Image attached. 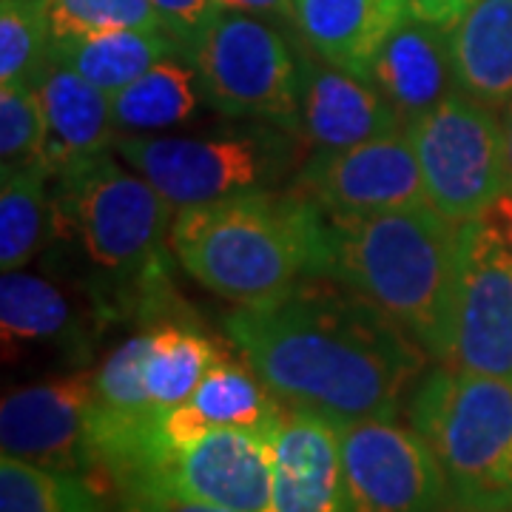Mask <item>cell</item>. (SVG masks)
I'll return each instance as SVG.
<instances>
[{
	"label": "cell",
	"instance_id": "cell-20",
	"mask_svg": "<svg viewBox=\"0 0 512 512\" xmlns=\"http://www.w3.org/2000/svg\"><path fill=\"white\" fill-rule=\"evenodd\" d=\"M458 89L487 106L512 100V0H478L450 32Z\"/></svg>",
	"mask_w": 512,
	"mask_h": 512
},
{
	"label": "cell",
	"instance_id": "cell-26",
	"mask_svg": "<svg viewBox=\"0 0 512 512\" xmlns=\"http://www.w3.org/2000/svg\"><path fill=\"white\" fill-rule=\"evenodd\" d=\"M52 40V0H0V86L35 83Z\"/></svg>",
	"mask_w": 512,
	"mask_h": 512
},
{
	"label": "cell",
	"instance_id": "cell-36",
	"mask_svg": "<svg viewBox=\"0 0 512 512\" xmlns=\"http://www.w3.org/2000/svg\"><path fill=\"white\" fill-rule=\"evenodd\" d=\"M453 512H473V510H464V507H456V510Z\"/></svg>",
	"mask_w": 512,
	"mask_h": 512
},
{
	"label": "cell",
	"instance_id": "cell-18",
	"mask_svg": "<svg viewBox=\"0 0 512 512\" xmlns=\"http://www.w3.org/2000/svg\"><path fill=\"white\" fill-rule=\"evenodd\" d=\"M407 15L404 0H293L302 46L333 69L362 80Z\"/></svg>",
	"mask_w": 512,
	"mask_h": 512
},
{
	"label": "cell",
	"instance_id": "cell-24",
	"mask_svg": "<svg viewBox=\"0 0 512 512\" xmlns=\"http://www.w3.org/2000/svg\"><path fill=\"white\" fill-rule=\"evenodd\" d=\"M0 512H106V501L97 478L3 456Z\"/></svg>",
	"mask_w": 512,
	"mask_h": 512
},
{
	"label": "cell",
	"instance_id": "cell-23",
	"mask_svg": "<svg viewBox=\"0 0 512 512\" xmlns=\"http://www.w3.org/2000/svg\"><path fill=\"white\" fill-rule=\"evenodd\" d=\"M225 353L194 325L165 319L146 330L143 382L154 410L183 404Z\"/></svg>",
	"mask_w": 512,
	"mask_h": 512
},
{
	"label": "cell",
	"instance_id": "cell-27",
	"mask_svg": "<svg viewBox=\"0 0 512 512\" xmlns=\"http://www.w3.org/2000/svg\"><path fill=\"white\" fill-rule=\"evenodd\" d=\"M46 114L35 83L0 86V174L46 171Z\"/></svg>",
	"mask_w": 512,
	"mask_h": 512
},
{
	"label": "cell",
	"instance_id": "cell-8",
	"mask_svg": "<svg viewBox=\"0 0 512 512\" xmlns=\"http://www.w3.org/2000/svg\"><path fill=\"white\" fill-rule=\"evenodd\" d=\"M404 134L419 160L427 205L450 222L484 220L512 191L501 117L461 89L404 126Z\"/></svg>",
	"mask_w": 512,
	"mask_h": 512
},
{
	"label": "cell",
	"instance_id": "cell-10",
	"mask_svg": "<svg viewBox=\"0 0 512 512\" xmlns=\"http://www.w3.org/2000/svg\"><path fill=\"white\" fill-rule=\"evenodd\" d=\"M345 512H444L453 504L430 444L396 419L342 424Z\"/></svg>",
	"mask_w": 512,
	"mask_h": 512
},
{
	"label": "cell",
	"instance_id": "cell-14",
	"mask_svg": "<svg viewBox=\"0 0 512 512\" xmlns=\"http://www.w3.org/2000/svg\"><path fill=\"white\" fill-rule=\"evenodd\" d=\"M396 109L356 74L302 49L299 137L313 151H339L402 131Z\"/></svg>",
	"mask_w": 512,
	"mask_h": 512
},
{
	"label": "cell",
	"instance_id": "cell-19",
	"mask_svg": "<svg viewBox=\"0 0 512 512\" xmlns=\"http://www.w3.org/2000/svg\"><path fill=\"white\" fill-rule=\"evenodd\" d=\"M0 330L6 356L29 348L86 350V319L57 282L6 271L0 279Z\"/></svg>",
	"mask_w": 512,
	"mask_h": 512
},
{
	"label": "cell",
	"instance_id": "cell-22",
	"mask_svg": "<svg viewBox=\"0 0 512 512\" xmlns=\"http://www.w3.org/2000/svg\"><path fill=\"white\" fill-rule=\"evenodd\" d=\"M202 103L205 94L194 63L188 55H174L111 94V114L120 134H165L197 117Z\"/></svg>",
	"mask_w": 512,
	"mask_h": 512
},
{
	"label": "cell",
	"instance_id": "cell-33",
	"mask_svg": "<svg viewBox=\"0 0 512 512\" xmlns=\"http://www.w3.org/2000/svg\"><path fill=\"white\" fill-rule=\"evenodd\" d=\"M120 512H234L177 498H120Z\"/></svg>",
	"mask_w": 512,
	"mask_h": 512
},
{
	"label": "cell",
	"instance_id": "cell-12",
	"mask_svg": "<svg viewBox=\"0 0 512 512\" xmlns=\"http://www.w3.org/2000/svg\"><path fill=\"white\" fill-rule=\"evenodd\" d=\"M94 373L26 384L3 396L0 447L3 456L20 458L77 476H100L92 444Z\"/></svg>",
	"mask_w": 512,
	"mask_h": 512
},
{
	"label": "cell",
	"instance_id": "cell-29",
	"mask_svg": "<svg viewBox=\"0 0 512 512\" xmlns=\"http://www.w3.org/2000/svg\"><path fill=\"white\" fill-rule=\"evenodd\" d=\"M146 330L128 336L94 373V410L106 416H146L154 410L143 382Z\"/></svg>",
	"mask_w": 512,
	"mask_h": 512
},
{
	"label": "cell",
	"instance_id": "cell-5",
	"mask_svg": "<svg viewBox=\"0 0 512 512\" xmlns=\"http://www.w3.org/2000/svg\"><path fill=\"white\" fill-rule=\"evenodd\" d=\"M305 140L259 120L202 134H117L120 160L146 177L174 208H194L293 183L305 165Z\"/></svg>",
	"mask_w": 512,
	"mask_h": 512
},
{
	"label": "cell",
	"instance_id": "cell-34",
	"mask_svg": "<svg viewBox=\"0 0 512 512\" xmlns=\"http://www.w3.org/2000/svg\"><path fill=\"white\" fill-rule=\"evenodd\" d=\"M484 220L490 222L495 231H498V234L512 245V191L507 194V197H501V200L495 202L493 211H490Z\"/></svg>",
	"mask_w": 512,
	"mask_h": 512
},
{
	"label": "cell",
	"instance_id": "cell-13",
	"mask_svg": "<svg viewBox=\"0 0 512 512\" xmlns=\"http://www.w3.org/2000/svg\"><path fill=\"white\" fill-rule=\"evenodd\" d=\"M271 512H345L342 424L285 407L271 430Z\"/></svg>",
	"mask_w": 512,
	"mask_h": 512
},
{
	"label": "cell",
	"instance_id": "cell-31",
	"mask_svg": "<svg viewBox=\"0 0 512 512\" xmlns=\"http://www.w3.org/2000/svg\"><path fill=\"white\" fill-rule=\"evenodd\" d=\"M404 3H407V12L413 18L453 32L461 23V18L476 6L478 0H404Z\"/></svg>",
	"mask_w": 512,
	"mask_h": 512
},
{
	"label": "cell",
	"instance_id": "cell-7",
	"mask_svg": "<svg viewBox=\"0 0 512 512\" xmlns=\"http://www.w3.org/2000/svg\"><path fill=\"white\" fill-rule=\"evenodd\" d=\"M302 49L271 20L220 9L191 43L205 106L231 120L274 123L299 134Z\"/></svg>",
	"mask_w": 512,
	"mask_h": 512
},
{
	"label": "cell",
	"instance_id": "cell-25",
	"mask_svg": "<svg viewBox=\"0 0 512 512\" xmlns=\"http://www.w3.org/2000/svg\"><path fill=\"white\" fill-rule=\"evenodd\" d=\"M46 171L0 174V268L20 271L52 234V191Z\"/></svg>",
	"mask_w": 512,
	"mask_h": 512
},
{
	"label": "cell",
	"instance_id": "cell-21",
	"mask_svg": "<svg viewBox=\"0 0 512 512\" xmlns=\"http://www.w3.org/2000/svg\"><path fill=\"white\" fill-rule=\"evenodd\" d=\"M174 55H188L171 32L117 29L100 35L52 40V60L89 80L100 92L117 94L151 66Z\"/></svg>",
	"mask_w": 512,
	"mask_h": 512
},
{
	"label": "cell",
	"instance_id": "cell-16",
	"mask_svg": "<svg viewBox=\"0 0 512 512\" xmlns=\"http://www.w3.org/2000/svg\"><path fill=\"white\" fill-rule=\"evenodd\" d=\"M367 83L410 126L458 92L450 29L407 15L373 60Z\"/></svg>",
	"mask_w": 512,
	"mask_h": 512
},
{
	"label": "cell",
	"instance_id": "cell-6",
	"mask_svg": "<svg viewBox=\"0 0 512 512\" xmlns=\"http://www.w3.org/2000/svg\"><path fill=\"white\" fill-rule=\"evenodd\" d=\"M447 478L453 507L512 512V384L456 367L421 376L407 407Z\"/></svg>",
	"mask_w": 512,
	"mask_h": 512
},
{
	"label": "cell",
	"instance_id": "cell-3",
	"mask_svg": "<svg viewBox=\"0 0 512 512\" xmlns=\"http://www.w3.org/2000/svg\"><path fill=\"white\" fill-rule=\"evenodd\" d=\"M171 251L197 285L245 308L330 276L333 231L328 214L288 185L177 211Z\"/></svg>",
	"mask_w": 512,
	"mask_h": 512
},
{
	"label": "cell",
	"instance_id": "cell-4",
	"mask_svg": "<svg viewBox=\"0 0 512 512\" xmlns=\"http://www.w3.org/2000/svg\"><path fill=\"white\" fill-rule=\"evenodd\" d=\"M330 276L365 296L444 365L453 328L458 225L427 202L359 220H330Z\"/></svg>",
	"mask_w": 512,
	"mask_h": 512
},
{
	"label": "cell",
	"instance_id": "cell-32",
	"mask_svg": "<svg viewBox=\"0 0 512 512\" xmlns=\"http://www.w3.org/2000/svg\"><path fill=\"white\" fill-rule=\"evenodd\" d=\"M217 3H220V9H228V12H245V15H254V18L271 20L276 26H288L293 35H296L293 0H217Z\"/></svg>",
	"mask_w": 512,
	"mask_h": 512
},
{
	"label": "cell",
	"instance_id": "cell-28",
	"mask_svg": "<svg viewBox=\"0 0 512 512\" xmlns=\"http://www.w3.org/2000/svg\"><path fill=\"white\" fill-rule=\"evenodd\" d=\"M117 29L168 32L151 0H52V35H100Z\"/></svg>",
	"mask_w": 512,
	"mask_h": 512
},
{
	"label": "cell",
	"instance_id": "cell-15",
	"mask_svg": "<svg viewBox=\"0 0 512 512\" xmlns=\"http://www.w3.org/2000/svg\"><path fill=\"white\" fill-rule=\"evenodd\" d=\"M282 410L285 404L268 390L248 362H237L225 353L183 404L154 410L148 416V430L163 444H183L208 430L228 427L271 433Z\"/></svg>",
	"mask_w": 512,
	"mask_h": 512
},
{
	"label": "cell",
	"instance_id": "cell-9",
	"mask_svg": "<svg viewBox=\"0 0 512 512\" xmlns=\"http://www.w3.org/2000/svg\"><path fill=\"white\" fill-rule=\"evenodd\" d=\"M447 367L512 384V245L487 220L458 225Z\"/></svg>",
	"mask_w": 512,
	"mask_h": 512
},
{
	"label": "cell",
	"instance_id": "cell-30",
	"mask_svg": "<svg viewBox=\"0 0 512 512\" xmlns=\"http://www.w3.org/2000/svg\"><path fill=\"white\" fill-rule=\"evenodd\" d=\"M151 3L160 12V18L165 20L168 32L183 43L185 52L202 35V29L214 20V15L220 12L217 0H151Z\"/></svg>",
	"mask_w": 512,
	"mask_h": 512
},
{
	"label": "cell",
	"instance_id": "cell-35",
	"mask_svg": "<svg viewBox=\"0 0 512 512\" xmlns=\"http://www.w3.org/2000/svg\"><path fill=\"white\" fill-rule=\"evenodd\" d=\"M501 126H504V140H507V160H510V174H512V100L510 103H504Z\"/></svg>",
	"mask_w": 512,
	"mask_h": 512
},
{
	"label": "cell",
	"instance_id": "cell-2",
	"mask_svg": "<svg viewBox=\"0 0 512 512\" xmlns=\"http://www.w3.org/2000/svg\"><path fill=\"white\" fill-rule=\"evenodd\" d=\"M52 234L80 259V288L100 322L160 316L171 299L177 211L111 154L52 180Z\"/></svg>",
	"mask_w": 512,
	"mask_h": 512
},
{
	"label": "cell",
	"instance_id": "cell-17",
	"mask_svg": "<svg viewBox=\"0 0 512 512\" xmlns=\"http://www.w3.org/2000/svg\"><path fill=\"white\" fill-rule=\"evenodd\" d=\"M43 114H46V151L43 165L49 180L109 154L117 140V126L111 114V94L100 92L89 80L49 57L35 80Z\"/></svg>",
	"mask_w": 512,
	"mask_h": 512
},
{
	"label": "cell",
	"instance_id": "cell-11",
	"mask_svg": "<svg viewBox=\"0 0 512 512\" xmlns=\"http://www.w3.org/2000/svg\"><path fill=\"white\" fill-rule=\"evenodd\" d=\"M291 188L316 202L328 220H359L427 202L404 128L362 146L313 151Z\"/></svg>",
	"mask_w": 512,
	"mask_h": 512
},
{
	"label": "cell",
	"instance_id": "cell-1",
	"mask_svg": "<svg viewBox=\"0 0 512 512\" xmlns=\"http://www.w3.org/2000/svg\"><path fill=\"white\" fill-rule=\"evenodd\" d=\"M222 330L285 407L336 424L396 419L427 359L399 325L333 276L234 308Z\"/></svg>",
	"mask_w": 512,
	"mask_h": 512
}]
</instances>
